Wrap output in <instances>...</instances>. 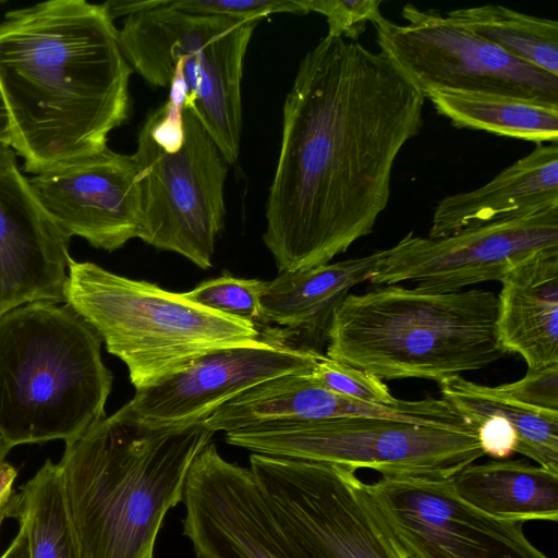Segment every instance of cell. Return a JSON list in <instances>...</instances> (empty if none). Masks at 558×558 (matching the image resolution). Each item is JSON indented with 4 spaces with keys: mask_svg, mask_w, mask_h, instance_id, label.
<instances>
[{
    "mask_svg": "<svg viewBox=\"0 0 558 558\" xmlns=\"http://www.w3.org/2000/svg\"><path fill=\"white\" fill-rule=\"evenodd\" d=\"M500 282L496 329L505 352L527 368L558 363V252L529 258Z\"/></svg>",
    "mask_w": 558,
    "mask_h": 558,
    "instance_id": "ffe728a7",
    "label": "cell"
},
{
    "mask_svg": "<svg viewBox=\"0 0 558 558\" xmlns=\"http://www.w3.org/2000/svg\"><path fill=\"white\" fill-rule=\"evenodd\" d=\"M17 470L7 461L0 462V504L13 490Z\"/></svg>",
    "mask_w": 558,
    "mask_h": 558,
    "instance_id": "d6a6232c",
    "label": "cell"
},
{
    "mask_svg": "<svg viewBox=\"0 0 558 558\" xmlns=\"http://www.w3.org/2000/svg\"><path fill=\"white\" fill-rule=\"evenodd\" d=\"M181 11L260 21L275 13L307 14L305 0H162Z\"/></svg>",
    "mask_w": 558,
    "mask_h": 558,
    "instance_id": "83f0119b",
    "label": "cell"
},
{
    "mask_svg": "<svg viewBox=\"0 0 558 558\" xmlns=\"http://www.w3.org/2000/svg\"><path fill=\"white\" fill-rule=\"evenodd\" d=\"M263 286L262 280L222 275L204 281L182 294L201 306L250 322L257 327L263 324L260 308Z\"/></svg>",
    "mask_w": 558,
    "mask_h": 558,
    "instance_id": "484cf974",
    "label": "cell"
},
{
    "mask_svg": "<svg viewBox=\"0 0 558 558\" xmlns=\"http://www.w3.org/2000/svg\"><path fill=\"white\" fill-rule=\"evenodd\" d=\"M477 439L484 454L497 460L509 458L517 451L514 427L501 415H492L477 425Z\"/></svg>",
    "mask_w": 558,
    "mask_h": 558,
    "instance_id": "4dcf8cb0",
    "label": "cell"
},
{
    "mask_svg": "<svg viewBox=\"0 0 558 558\" xmlns=\"http://www.w3.org/2000/svg\"><path fill=\"white\" fill-rule=\"evenodd\" d=\"M71 238L0 145V316L32 302L63 303Z\"/></svg>",
    "mask_w": 558,
    "mask_h": 558,
    "instance_id": "e0dca14e",
    "label": "cell"
},
{
    "mask_svg": "<svg viewBox=\"0 0 558 558\" xmlns=\"http://www.w3.org/2000/svg\"><path fill=\"white\" fill-rule=\"evenodd\" d=\"M102 4L51 0L0 23V90L11 147L33 174L108 147L130 111L132 68Z\"/></svg>",
    "mask_w": 558,
    "mask_h": 558,
    "instance_id": "7a4b0ae2",
    "label": "cell"
},
{
    "mask_svg": "<svg viewBox=\"0 0 558 558\" xmlns=\"http://www.w3.org/2000/svg\"><path fill=\"white\" fill-rule=\"evenodd\" d=\"M310 12H317L327 19L329 36L357 40L366 29L367 23H373L381 13L380 0H305Z\"/></svg>",
    "mask_w": 558,
    "mask_h": 558,
    "instance_id": "f1b7e54d",
    "label": "cell"
},
{
    "mask_svg": "<svg viewBox=\"0 0 558 558\" xmlns=\"http://www.w3.org/2000/svg\"><path fill=\"white\" fill-rule=\"evenodd\" d=\"M405 24H372L380 51L425 94L434 89L506 95L558 105V76L521 61L436 9L408 3Z\"/></svg>",
    "mask_w": 558,
    "mask_h": 558,
    "instance_id": "8fae6325",
    "label": "cell"
},
{
    "mask_svg": "<svg viewBox=\"0 0 558 558\" xmlns=\"http://www.w3.org/2000/svg\"><path fill=\"white\" fill-rule=\"evenodd\" d=\"M132 157L141 195L138 239L210 268L225 222L230 166L214 140L180 99L169 96L146 118Z\"/></svg>",
    "mask_w": 558,
    "mask_h": 558,
    "instance_id": "ba28073f",
    "label": "cell"
},
{
    "mask_svg": "<svg viewBox=\"0 0 558 558\" xmlns=\"http://www.w3.org/2000/svg\"><path fill=\"white\" fill-rule=\"evenodd\" d=\"M20 506V492L12 490L0 504V529L7 519L17 518Z\"/></svg>",
    "mask_w": 558,
    "mask_h": 558,
    "instance_id": "836d02e7",
    "label": "cell"
},
{
    "mask_svg": "<svg viewBox=\"0 0 558 558\" xmlns=\"http://www.w3.org/2000/svg\"><path fill=\"white\" fill-rule=\"evenodd\" d=\"M319 354L269 337L216 349L136 389L125 405L141 424L153 428L202 423L222 404L262 381L310 372Z\"/></svg>",
    "mask_w": 558,
    "mask_h": 558,
    "instance_id": "9a60e30c",
    "label": "cell"
},
{
    "mask_svg": "<svg viewBox=\"0 0 558 558\" xmlns=\"http://www.w3.org/2000/svg\"><path fill=\"white\" fill-rule=\"evenodd\" d=\"M101 338L69 305L32 302L0 316V437L12 448L65 442L106 417L112 374Z\"/></svg>",
    "mask_w": 558,
    "mask_h": 558,
    "instance_id": "5b68a950",
    "label": "cell"
},
{
    "mask_svg": "<svg viewBox=\"0 0 558 558\" xmlns=\"http://www.w3.org/2000/svg\"><path fill=\"white\" fill-rule=\"evenodd\" d=\"M381 250L366 256L280 272L264 281L260 294L262 325H276L270 337L319 352L335 310L352 288L368 281ZM298 348V347H296Z\"/></svg>",
    "mask_w": 558,
    "mask_h": 558,
    "instance_id": "ac0fdd59",
    "label": "cell"
},
{
    "mask_svg": "<svg viewBox=\"0 0 558 558\" xmlns=\"http://www.w3.org/2000/svg\"><path fill=\"white\" fill-rule=\"evenodd\" d=\"M214 434L204 422L148 427L124 404L65 442L58 465L80 558H155L165 518Z\"/></svg>",
    "mask_w": 558,
    "mask_h": 558,
    "instance_id": "3957f363",
    "label": "cell"
},
{
    "mask_svg": "<svg viewBox=\"0 0 558 558\" xmlns=\"http://www.w3.org/2000/svg\"><path fill=\"white\" fill-rule=\"evenodd\" d=\"M425 99L391 58L356 41L326 35L304 56L266 201L263 240L279 274L328 264L373 231Z\"/></svg>",
    "mask_w": 558,
    "mask_h": 558,
    "instance_id": "6da1fadb",
    "label": "cell"
},
{
    "mask_svg": "<svg viewBox=\"0 0 558 558\" xmlns=\"http://www.w3.org/2000/svg\"><path fill=\"white\" fill-rule=\"evenodd\" d=\"M274 515L310 558H408L352 468L250 456Z\"/></svg>",
    "mask_w": 558,
    "mask_h": 558,
    "instance_id": "30bf717a",
    "label": "cell"
},
{
    "mask_svg": "<svg viewBox=\"0 0 558 558\" xmlns=\"http://www.w3.org/2000/svg\"><path fill=\"white\" fill-rule=\"evenodd\" d=\"M425 98L458 129L480 130L535 144L558 141V105L447 89L429 90Z\"/></svg>",
    "mask_w": 558,
    "mask_h": 558,
    "instance_id": "7402d4cb",
    "label": "cell"
},
{
    "mask_svg": "<svg viewBox=\"0 0 558 558\" xmlns=\"http://www.w3.org/2000/svg\"><path fill=\"white\" fill-rule=\"evenodd\" d=\"M466 502L498 519L558 520V473L524 460L471 463L451 477Z\"/></svg>",
    "mask_w": 558,
    "mask_h": 558,
    "instance_id": "44dd1931",
    "label": "cell"
},
{
    "mask_svg": "<svg viewBox=\"0 0 558 558\" xmlns=\"http://www.w3.org/2000/svg\"><path fill=\"white\" fill-rule=\"evenodd\" d=\"M508 54L558 76V23L498 4L457 9L446 15Z\"/></svg>",
    "mask_w": 558,
    "mask_h": 558,
    "instance_id": "cb8c5ba5",
    "label": "cell"
},
{
    "mask_svg": "<svg viewBox=\"0 0 558 558\" xmlns=\"http://www.w3.org/2000/svg\"><path fill=\"white\" fill-rule=\"evenodd\" d=\"M441 399L477 428L492 415L504 416L515 429L517 453L558 473V413H547L519 403L497 387L481 385L462 376L439 383Z\"/></svg>",
    "mask_w": 558,
    "mask_h": 558,
    "instance_id": "603a6c76",
    "label": "cell"
},
{
    "mask_svg": "<svg viewBox=\"0 0 558 558\" xmlns=\"http://www.w3.org/2000/svg\"><path fill=\"white\" fill-rule=\"evenodd\" d=\"M252 453L371 469L381 476L449 478L484 456L476 433L397 420L268 422L226 434Z\"/></svg>",
    "mask_w": 558,
    "mask_h": 558,
    "instance_id": "9c48e42d",
    "label": "cell"
},
{
    "mask_svg": "<svg viewBox=\"0 0 558 558\" xmlns=\"http://www.w3.org/2000/svg\"><path fill=\"white\" fill-rule=\"evenodd\" d=\"M20 495L29 558H80L58 463L46 460Z\"/></svg>",
    "mask_w": 558,
    "mask_h": 558,
    "instance_id": "d4e9b609",
    "label": "cell"
},
{
    "mask_svg": "<svg viewBox=\"0 0 558 558\" xmlns=\"http://www.w3.org/2000/svg\"><path fill=\"white\" fill-rule=\"evenodd\" d=\"M496 317L497 296L487 290L437 292L387 284L350 293L340 303L327 332L326 355L381 380L439 384L507 354Z\"/></svg>",
    "mask_w": 558,
    "mask_h": 558,
    "instance_id": "277c9868",
    "label": "cell"
},
{
    "mask_svg": "<svg viewBox=\"0 0 558 558\" xmlns=\"http://www.w3.org/2000/svg\"><path fill=\"white\" fill-rule=\"evenodd\" d=\"M496 387L508 398L529 408L558 413V363L527 368L521 379Z\"/></svg>",
    "mask_w": 558,
    "mask_h": 558,
    "instance_id": "f546056e",
    "label": "cell"
},
{
    "mask_svg": "<svg viewBox=\"0 0 558 558\" xmlns=\"http://www.w3.org/2000/svg\"><path fill=\"white\" fill-rule=\"evenodd\" d=\"M11 122L0 90V145L11 146Z\"/></svg>",
    "mask_w": 558,
    "mask_h": 558,
    "instance_id": "e575fe53",
    "label": "cell"
},
{
    "mask_svg": "<svg viewBox=\"0 0 558 558\" xmlns=\"http://www.w3.org/2000/svg\"><path fill=\"white\" fill-rule=\"evenodd\" d=\"M366 489L408 558H549L526 537L523 522L476 509L451 477L380 476Z\"/></svg>",
    "mask_w": 558,
    "mask_h": 558,
    "instance_id": "7c38bea8",
    "label": "cell"
},
{
    "mask_svg": "<svg viewBox=\"0 0 558 558\" xmlns=\"http://www.w3.org/2000/svg\"><path fill=\"white\" fill-rule=\"evenodd\" d=\"M0 558H29L27 535L22 524Z\"/></svg>",
    "mask_w": 558,
    "mask_h": 558,
    "instance_id": "1f68e13d",
    "label": "cell"
},
{
    "mask_svg": "<svg viewBox=\"0 0 558 558\" xmlns=\"http://www.w3.org/2000/svg\"><path fill=\"white\" fill-rule=\"evenodd\" d=\"M558 252V206L461 230L439 239L409 232L381 257L368 281L451 292L500 280L529 258Z\"/></svg>",
    "mask_w": 558,
    "mask_h": 558,
    "instance_id": "4fadbf2b",
    "label": "cell"
},
{
    "mask_svg": "<svg viewBox=\"0 0 558 558\" xmlns=\"http://www.w3.org/2000/svg\"><path fill=\"white\" fill-rule=\"evenodd\" d=\"M28 182L62 231L108 252L141 230V195L132 155L109 147L70 165L35 174Z\"/></svg>",
    "mask_w": 558,
    "mask_h": 558,
    "instance_id": "2e32d148",
    "label": "cell"
},
{
    "mask_svg": "<svg viewBox=\"0 0 558 558\" xmlns=\"http://www.w3.org/2000/svg\"><path fill=\"white\" fill-rule=\"evenodd\" d=\"M11 449L12 447L0 437V462L5 461V458Z\"/></svg>",
    "mask_w": 558,
    "mask_h": 558,
    "instance_id": "d590c367",
    "label": "cell"
},
{
    "mask_svg": "<svg viewBox=\"0 0 558 558\" xmlns=\"http://www.w3.org/2000/svg\"><path fill=\"white\" fill-rule=\"evenodd\" d=\"M558 206V145L535 148L481 187L440 199L427 238L439 239L501 219Z\"/></svg>",
    "mask_w": 558,
    "mask_h": 558,
    "instance_id": "d6986e66",
    "label": "cell"
},
{
    "mask_svg": "<svg viewBox=\"0 0 558 558\" xmlns=\"http://www.w3.org/2000/svg\"><path fill=\"white\" fill-rule=\"evenodd\" d=\"M182 534L196 558H310L274 515L250 469L214 441L193 461L184 487Z\"/></svg>",
    "mask_w": 558,
    "mask_h": 558,
    "instance_id": "5bb4252c",
    "label": "cell"
},
{
    "mask_svg": "<svg viewBox=\"0 0 558 558\" xmlns=\"http://www.w3.org/2000/svg\"><path fill=\"white\" fill-rule=\"evenodd\" d=\"M308 376L323 388L360 401L391 405L399 401L375 375L319 354Z\"/></svg>",
    "mask_w": 558,
    "mask_h": 558,
    "instance_id": "4316f807",
    "label": "cell"
},
{
    "mask_svg": "<svg viewBox=\"0 0 558 558\" xmlns=\"http://www.w3.org/2000/svg\"><path fill=\"white\" fill-rule=\"evenodd\" d=\"M102 7L112 21L124 17L117 35L132 70L182 100L183 109L234 165L241 144L244 58L260 21L185 12L162 0L107 1Z\"/></svg>",
    "mask_w": 558,
    "mask_h": 558,
    "instance_id": "8992f818",
    "label": "cell"
},
{
    "mask_svg": "<svg viewBox=\"0 0 558 558\" xmlns=\"http://www.w3.org/2000/svg\"><path fill=\"white\" fill-rule=\"evenodd\" d=\"M63 296L128 367L136 389L182 369L221 348L257 342L258 328L145 280L90 262L68 265Z\"/></svg>",
    "mask_w": 558,
    "mask_h": 558,
    "instance_id": "52a82bcc",
    "label": "cell"
}]
</instances>
